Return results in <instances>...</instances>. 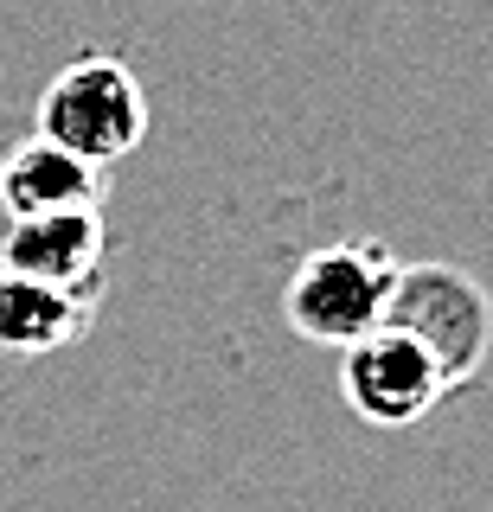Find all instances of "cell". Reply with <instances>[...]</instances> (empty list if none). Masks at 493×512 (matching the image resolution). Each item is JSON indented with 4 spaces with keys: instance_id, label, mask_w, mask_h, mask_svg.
<instances>
[{
    "instance_id": "6",
    "label": "cell",
    "mask_w": 493,
    "mask_h": 512,
    "mask_svg": "<svg viewBox=\"0 0 493 512\" xmlns=\"http://www.w3.org/2000/svg\"><path fill=\"white\" fill-rule=\"evenodd\" d=\"M97 205H103V173L52 148V141L33 135L0 160V212L7 218H65V212H97Z\"/></svg>"
},
{
    "instance_id": "3",
    "label": "cell",
    "mask_w": 493,
    "mask_h": 512,
    "mask_svg": "<svg viewBox=\"0 0 493 512\" xmlns=\"http://www.w3.org/2000/svg\"><path fill=\"white\" fill-rule=\"evenodd\" d=\"M141 135H148V96H141L135 71L116 58H77L39 96V141L77 154L97 173L109 160L135 154Z\"/></svg>"
},
{
    "instance_id": "2",
    "label": "cell",
    "mask_w": 493,
    "mask_h": 512,
    "mask_svg": "<svg viewBox=\"0 0 493 512\" xmlns=\"http://www.w3.org/2000/svg\"><path fill=\"white\" fill-rule=\"evenodd\" d=\"M397 282V256L378 237H353V244H327L308 250L295 263L289 288H282V314L301 340L314 346H353L372 327H385V301Z\"/></svg>"
},
{
    "instance_id": "1",
    "label": "cell",
    "mask_w": 493,
    "mask_h": 512,
    "mask_svg": "<svg viewBox=\"0 0 493 512\" xmlns=\"http://www.w3.org/2000/svg\"><path fill=\"white\" fill-rule=\"evenodd\" d=\"M385 327L417 340L436 359L442 384L461 391V384L481 378V365L493 352V295L455 263H397Z\"/></svg>"
},
{
    "instance_id": "4",
    "label": "cell",
    "mask_w": 493,
    "mask_h": 512,
    "mask_svg": "<svg viewBox=\"0 0 493 512\" xmlns=\"http://www.w3.org/2000/svg\"><path fill=\"white\" fill-rule=\"evenodd\" d=\"M340 397L378 429H410L449 397V384L417 340H404L397 327H372L340 359Z\"/></svg>"
},
{
    "instance_id": "5",
    "label": "cell",
    "mask_w": 493,
    "mask_h": 512,
    "mask_svg": "<svg viewBox=\"0 0 493 512\" xmlns=\"http://www.w3.org/2000/svg\"><path fill=\"white\" fill-rule=\"evenodd\" d=\"M0 276L45 282L65 295H97L103 276V218L65 212V218H13L0 237Z\"/></svg>"
},
{
    "instance_id": "7",
    "label": "cell",
    "mask_w": 493,
    "mask_h": 512,
    "mask_svg": "<svg viewBox=\"0 0 493 512\" xmlns=\"http://www.w3.org/2000/svg\"><path fill=\"white\" fill-rule=\"evenodd\" d=\"M97 320V295H65L45 282L0 276V352H58L84 340Z\"/></svg>"
}]
</instances>
